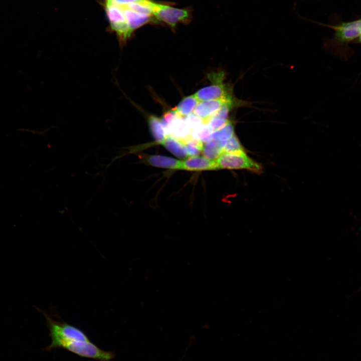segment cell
I'll list each match as a JSON object with an SVG mask.
<instances>
[{"label":"cell","mask_w":361,"mask_h":361,"mask_svg":"<svg viewBox=\"0 0 361 361\" xmlns=\"http://www.w3.org/2000/svg\"><path fill=\"white\" fill-rule=\"evenodd\" d=\"M226 143L212 139L203 145L202 153L204 156L211 160H216L223 152Z\"/></svg>","instance_id":"cell-13"},{"label":"cell","mask_w":361,"mask_h":361,"mask_svg":"<svg viewBox=\"0 0 361 361\" xmlns=\"http://www.w3.org/2000/svg\"><path fill=\"white\" fill-rule=\"evenodd\" d=\"M145 3L150 8L152 15L172 28H175L177 23H185L189 19V12L186 10L174 8L150 0H145Z\"/></svg>","instance_id":"cell-5"},{"label":"cell","mask_w":361,"mask_h":361,"mask_svg":"<svg viewBox=\"0 0 361 361\" xmlns=\"http://www.w3.org/2000/svg\"><path fill=\"white\" fill-rule=\"evenodd\" d=\"M212 133L213 132L210 130L207 124H205L191 130V136L194 139L199 140L203 143H205L212 139Z\"/></svg>","instance_id":"cell-17"},{"label":"cell","mask_w":361,"mask_h":361,"mask_svg":"<svg viewBox=\"0 0 361 361\" xmlns=\"http://www.w3.org/2000/svg\"><path fill=\"white\" fill-rule=\"evenodd\" d=\"M218 169H244L260 173L263 168L261 165L249 157L244 150L234 152H223L216 159Z\"/></svg>","instance_id":"cell-2"},{"label":"cell","mask_w":361,"mask_h":361,"mask_svg":"<svg viewBox=\"0 0 361 361\" xmlns=\"http://www.w3.org/2000/svg\"><path fill=\"white\" fill-rule=\"evenodd\" d=\"M335 31V39L342 42H349L361 34V20L344 23L338 25H326Z\"/></svg>","instance_id":"cell-7"},{"label":"cell","mask_w":361,"mask_h":361,"mask_svg":"<svg viewBox=\"0 0 361 361\" xmlns=\"http://www.w3.org/2000/svg\"><path fill=\"white\" fill-rule=\"evenodd\" d=\"M359 41L361 43V34H360V36L359 37Z\"/></svg>","instance_id":"cell-22"},{"label":"cell","mask_w":361,"mask_h":361,"mask_svg":"<svg viewBox=\"0 0 361 361\" xmlns=\"http://www.w3.org/2000/svg\"><path fill=\"white\" fill-rule=\"evenodd\" d=\"M42 313L45 317L51 338V342L45 348V350L63 349L69 343L91 340L81 329L64 321L55 320L45 312Z\"/></svg>","instance_id":"cell-1"},{"label":"cell","mask_w":361,"mask_h":361,"mask_svg":"<svg viewBox=\"0 0 361 361\" xmlns=\"http://www.w3.org/2000/svg\"><path fill=\"white\" fill-rule=\"evenodd\" d=\"M144 160L155 167L182 169V161L172 157L159 155H147Z\"/></svg>","instance_id":"cell-11"},{"label":"cell","mask_w":361,"mask_h":361,"mask_svg":"<svg viewBox=\"0 0 361 361\" xmlns=\"http://www.w3.org/2000/svg\"><path fill=\"white\" fill-rule=\"evenodd\" d=\"M182 169L204 170L218 169L216 160H211L205 156L188 157L182 161Z\"/></svg>","instance_id":"cell-8"},{"label":"cell","mask_w":361,"mask_h":361,"mask_svg":"<svg viewBox=\"0 0 361 361\" xmlns=\"http://www.w3.org/2000/svg\"><path fill=\"white\" fill-rule=\"evenodd\" d=\"M185 120L191 130L196 129L204 124L205 122L203 119L191 113L185 117Z\"/></svg>","instance_id":"cell-21"},{"label":"cell","mask_w":361,"mask_h":361,"mask_svg":"<svg viewBox=\"0 0 361 361\" xmlns=\"http://www.w3.org/2000/svg\"><path fill=\"white\" fill-rule=\"evenodd\" d=\"M239 102L234 98L231 99H212L199 102L195 107L193 114L203 119L205 122L217 112L224 104Z\"/></svg>","instance_id":"cell-6"},{"label":"cell","mask_w":361,"mask_h":361,"mask_svg":"<svg viewBox=\"0 0 361 361\" xmlns=\"http://www.w3.org/2000/svg\"><path fill=\"white\" fill-rule=\"evenodd\" d=\"M148 123L153 138L156 143L160 144L166 136L160 119L154 115H150L148 118Z\"/></svg>","instance_id":"cell-15"},{"label":"cell","mask_w":361,"mask_h":361,"mask_svg":"<svg viewBox=\"0 0 361 361\" xmlns=\"http://www.w3.org/2000/svg\"><path fill=\"white\" fill-rule=\"evenodd\" d=\"M126 18L129 31L132 33L134 30L149 23L151 16L133 11L124 5H120Z\"/></svg>","instance_id":"cell-10"},{"label":"cell","mask_w":361,"mask_h":361,"mask_svg":"<svg viewBox=\"0 0 361 361\" xmlns=\"http://www.w3.org/2000/svg\"><path fill=\"white\" fill-rule=\"evenodd\" d=\"M187 149L188 157L199 155L202 151L204 143L191 136L184 141Z\"/></svg>","instance_id":"cell-18"},{"label":"cell","mask_w":361,"mask_h":361,"mask_svg":"<svg viewBox=\"0 0 361 361\" xmlns=\"http://www.w3.org/2000/svg\"><path fill=\"white\" fill-rule=\"evenodd\" d=\"M244 150L239 140L234 133L227 142L223 152H230Z\"/></svg>","instance_id":"cell-19"},{"label":"cell","mask_w":361,"mask_h":361,"mask_svg":"<svg viewBox=\"0 0 361 361\" xmlns=\"http://www.w3.org/2000/svg\"><path fill=\"white\" fill-rule=\"evenodd\" d=\"M234 133L233 124L230 121L222 128L214 131L212 134V138L226 143Z\"/></svg>","instance_id":"cell-16"},{"label":"cell","mask_w":361,"mask_h":361,"mask_svg":"<svg viewBox=\"0 0 361 361\" xmlns=\"http://www.w3.org/2000/svg\"><path fill=\"white\" fill-rule=\"evenodd\" d=\"M199 103L195 95H192L184 97L174 109L178 116L185 118L194 111Z\"/></svg>","instance_id":"cell-14"},{"label":"cell","mask_w":361,"mask_h":361,"mask_svg":"<svg viewBox=\"0 0 361 361\" xmlns=\"http://www.w3.org/2000/svg\"><path fill=\"white\" fill-rule=\"evenodd\" d=\"M160 144L178 158H183L188 157L187 149L184 142L171 135H166Z\"/></svg>","instance_id":"cell-12"},{"label":"cell","mask_w":361,"mask_h":361,"mask_svg":"<svg viewBox=\"0 0 361 361\" xmlns=\"http://www.w3.org/2000/svg\"><path fill=\"white\" fill-rule=\"evenodd\" d=\"M105 10L111 29L115 32L121 46L131 36L123 11L120 5L105 0Z\"/></svg>","instance_id":"cell-3"},{"label":"cell","mask_w":361,"mask_h":361,"mask_svg":"<svg viewBox=\"0 0 361 361\" xmlns=\"http://www.w3.org/2000/svg\"><path fill=\"white\" fill-rule=\"evenodd\" d=\"M230 120L229 119L226 120L219 118H212L207 120L206 124H207L210 130L213 132L223 127Z\"/></svg>","instance_id":"cell-20"},{"label":"cell","mask_w":361,"mask_h":361,"mask_svg":"<svg viewBox=\"0 0 361 361\" xmlns=\"http://www.w3.org/2000/svg\"><path fill=\"white\" fill-rule=\"evenodd\" d=\"M225 74L217 73L212 75L209 80L211 85L199 90L194 95L199 102L218 99L233 98L232 89L224 83Z\"/></svg>","instance_id":"cell-4"},{"label":"cell","mask_w":361,"mask_h":361,"mask_svg":"<svg viewBox=\"0 0 361 361\" xmlns=\"http://www.w3.org/2000/svg\"><path fill=\"white\" fill-rule=\"evenodd\" d=\"M166 135H171L184 142L191 137V129L185 118L177 116L164 130Z\"/></svg>","instance_id":"cell-9"}]
</instances>
